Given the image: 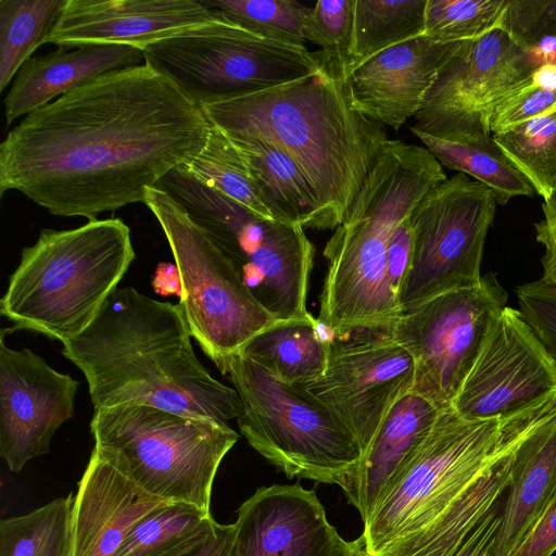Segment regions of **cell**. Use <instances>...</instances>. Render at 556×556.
<instances>
[{
	"label": "cell",
	"mask_w": 556,
	"mask_h": 556,
	"mask_svg": "<svg viewBox=\"0 0 556 556\" xmlns=\"http://www.w3.org/2000/svg\"><path fill=\"white\" fill-rule=\"evenodd\" d=\"M493 193L458 173L431 188L408 219V271L397 295L400 313L481 279L485 239L496 213Z\"/></svg>",
	"instance_id": "7c38bea8"
},
{
	"label": "cell",
	"mask_w": 556,
	"mask_h": 556,
	"mask_svg": "<svg viewBox=\"0 0 556 556\" xmlns=\"http://www.w3.org/2000/svg\"><path fill=\"white\" fill-rule=\"evenodd\" d=\"M211 123L144 62L100 75L27 114L0 144V194L17 190L89 220L144 201L203 149Z\"/></svg>",
	"instance_id": "6da1fadb"
},
{
	"label": "cell",
	"mask_w": 556,
	"mask_h": 556,
	"mask_svg": "<svg viewBox=\"0 0 556 556\" xmlns=\"http://www.w3.org/2000/svg\"><path fill=\"white\" fill-rule=\"evenodd\" d=\"M556 395V365L519 309L493 321L452 408L469 420L519 415Z\"/></svg>",
	"instance_id": "2e32d148"
},
{
	"label": "cell",
	"mask_w": 556,
	"mask_h": 556,
	"mask_svg": "<svg viewBox=\"0 0 556 556\" xmlns=\"http://www.w3.org/2000/svg\"><path fill=\"white\" fill-rule=\"evenodd\" d=\"M408 216L393 231L388 248V281L390 289L396 298L408 271L412 258L413 235Z\"/></svg>",
	"instance_id": "7bdbcfd3"
},
{
	"label": "cell",
	"mask_w": 556,
	"mask_h": 556,
	"mask_svg": "<svg viewBox=\"0 0 556 556\" xmlns=\"http://www.w3.org/2000/svg\"><path fill=\"white\" fill-rule=\"evenodd\" d=\"M355 0H319L303 26L304 40L321 48L320 65L345 80L354 28Z\"/></svg>",
	"instance_id": "d590c367"
},
{
	"label": "cell",
	"mask_w": 556,
	"mask_h": 556,
	"mask_svg": "<svg viewBox=\"0 0 556 556\" xmlns=\"http://www.w3.org/2000/svg\"><path fill=\"white\" fill-rule=\"evenodd\" d=\"M230 258L256 301L276 320L307 318L314 247L304 228L255 215L195 178L186 164L157 184Z\"/></svg>",
	"instance_id": "ba28073f"
},
{
	"label": "cell",
	"mask_w": 556,
	"mask_h": 556,
	"mask_svg": "<svg viewBox=\"0 0 556 556\" xmlns=\"http://www.w3.org/2000/svg\"><path fill=\"white\" fill-rule=\"evenodd\" d=\"M235 556H349L314 489L262 486L237 510Z\"/></svg>",
	"instance_id": "d6986e66"
},
{
	"label": "cell",
	"mask_w": 556,
	"mask_h": 556,
	"mask_svg": "<svg viewBox=\"0 0 556 556\" xmlns=\"http://www.w3.org/2000/svg\"><path fill=\"white\" fill-rule=\"evenodd\" d=\"M237 391L241 434L292 479L337 484L345 492L362 451L348 429L301 384L278 380L240 353L216 364Z\"/></svg>",
	"instance_id": "52a82bcc"
},
{
	"label": "cell",
	"mask_w": 556,
	"mask_h": 556,
	"mask_svg": "<svg viewBox=\"0 0 556 556\" xmlns=\"http://www.w3.org/2000/svg\"><path fill=\"white\" fill-rule=\"evenodd\" d=\"M213 520L197 506L166 502L143 516L114 556H163L201 533Z\"/></svg>",
	"instance_id": "d6a6232c"
},
{
	"label": "cell",
	"mask_w": 556,
	"mask_h": 556,
	"mask_svg": "<svg viewBox=\"0 0 556 556\" xmlns=\"http://www.w3.org/2000/svg\"><path fill=\"white\" fill-rule=\"evenodd\" d=\"M191 337L178 303L126 287L62 354L85 375L94 409L146 405L228 424L241 414L240 397L200 363Z\"/></svg>",
	"instance_id": "3957f363"
},
{
	"label": "cell",
	"mask_w": 556,
	"mask_h": 556,
	"mask_svg": "<svg viewBox=\"0 0 556 556\" xmlns=\"http://www.w3.org/2000/svg\"><path fill=\"white\" fill-rule=\"evenodd\" d=\"M415 371L413 356L394 338L391 325L358 327L329 332L325 372L301 386L340 420L363 456L391 407L413 390Z\"/></svg>",
	"instance_id": "5bb4252c"
},
{
	"label": "cell",
	"mask_w": 556,
	"mask_h": 556,
	"mask_svg": "<svg viewBox=\"0 0 556 556\" xmlns=\"http://www.w3.org/2000/svg\"><path fill=\"white\" fill-rule=\"evenodd\" d=\"M226 20L261 35L303 45L311 7L294 0H201Z\"/></svg>",
	"instance_id": "836d02e7"
},
{
	"label": "cell",
	"mask_w": 556,
	"mask_h": 556,
	"mask_svg": "<svg viewBox=\"0 0 556 556\" xmlns=\"http://www.w3.org/2000/svg\"><path fill=\"white\" fill-rule=\"evenodd\" d=\"M556 552V492L509 556H552Z\"/></svg>",
	"instance_id": "60d3db41"
},
{
	"label": "cell",
	"mask_w": 556,
	"mask_h": 556,
	"mask_svg": "<svg viewBox=\"0 0 556 556\" xmlns=\"http://www.w3.org/2000/svg\"><path fill=\"white\" fill-rule=\"evenodd\" d=\"M186 166L204 185L222 192L255 215L277 220L264 204L242 155L216 126L211 124L205 146Z\"/></svg>",
	"instance_id": "1f68e13d"
},
{
	"label": "cell",
	"mask_w": 556,
	"mask_h": 556,
	"mask_svg": "<svg viewBox=\"0 0 556 556\" xmlns=\"http://www.w3.org/2000/svg\"><path fill=\"white\" fill-rule=\"evenodd\" d=\"M492 136L535 193L548 200L556 191V106Z\"/></svg>",
	"instance_id": "4dcf8cb0"
},
{
	"label": "cell",
	"mask_w": 556,
	"mask_h": 556,
	"mask_svg": "<svg viewBox=\"0 0 556 556\" xmlns=\"http://www.w3.org/2000/svg\"><path fill=\"white\" fill-rule=\"evenodd\" d=\"M507 0H427L422 35L439 42L478 39L498 27Z\"/></svg>",
	"instance_id": "e575fe53"
},
{
	"label": "cell",
	"mask_w": 556,
	"mask_h": 556,
	"mask_svg": "<svg viewBox=\"0 0 556 556\" xmlns=\"http://www.w3.org/2000/svg\"><path fill=\"white\" fill-rule=\"evenodd\" d=\"M143 203L157 219L180 281L178 302L191 336L217 364L276 319L253 296L230 258L184 207L159 187Z\"/></svg>",
	"instance_id": "8fae6325"
},
{
	"label": "cell",
	"mask_w": 556,
	"mask_h": 556,
	"mask_svg": "<svg viewBox=\"0 0 556 556\" xmlns=\"http://www.w3.org/2000/svg\"><path fill=\"white\" fill-rule=\"evenodd\" d=\"M90 432L147 492L206 513L218 467L239 439L228 424L146 405L94 409Z\"/></svg>",
	"instance_id": "9c48e42d"
},
{
	"label": "cell",
	"mask_w": 556,
	"mask_h": 556,
	"mask_svg": "<svg viewBox=\"0 0 556 556\" xmlns=\"http://www.w3.org/2000/svg\"><path fill=\"white\" fill-rule=\"evenodd\" d=\"M313 316L276 320L254 336L238 353L265 368L280 381L306 384L326 370L329 334Z\"/></svg>",
	"instance_id": "484cf974"
},
{
	"label": "cell",
	"mask_w": 556,
	"mask_h": 556,
	"mask_svg": "<svg viewBox=\"0 0 556 556\" xmlns=\"http://www.w3.org/2000/svg\"><path fill=\"white\" fill-rule=\"evenodd\" d=\"M503 519L501 502L467 534L451 556H498L497 540Z\"/></svg>",
	"instance_id": "b9f144b4"
},
{
	"label": "cell",
	"mask_w": 556,
	"mask_h": 556,
	"mask_svg": "<svg viewBox=\"0 0 556 556\" xmlns=\"http://www.w3.org/2000/svg\"><path fill=\"white\" fill-rule=\"evenodd\" d=\"M462 42L420 35L377 53L345 77L352 104L380 126L399 130L417 114L440 68Z\"/></svg>",
	"instance_id": "ffe728a7"
},
{
	"label": "cell",
	"mask_w": 556,
	"mask_h": 556,
	"mask_svg": "<svg viewBox=\"0 0 556 556\" xmlns=\"http://www.w3.org/2000/svg\"><path fill=\"white\" fill-rule=\"evenodd\" d=\"M143 51L124 45L59 48L27 60L4 98L7 125L105 73L141 65Z\"/></svg>",
	"instance_id": "7402d4cb"
},
{
	"label": "cell",
	"mask_w": 556,
	"mask_h": 556,
	"mask_svg": "<svg viewBox=\"0 0 556 556\" xmlns=\"http://www.w3.org/2000/svg\"><path fill=\"white\" fill-rule=\"evenodd\" d=\"M544 218L534 224L535 231H556V191L542 203Z\"/></svg>",
	"instance_id": "f6af8a7d"
},
{
	"label": "cell",
	"mask_w": 556,
	"mask_h": 556,
	"mask_svg": "<svg viewBox=\"0 0 556 556\" xmlns=\"http://www.w3.org/2000/svg\"><path fill=\"white\" fill-rule=\"evenodd\" d=\"M446 178L425 147L388 139L324 249L328 270L317 319L329 332L395 320L400 307L387 275L391 236L421 198Z\"/></svg>",
	"instance_id": "5b68a950"
},
{
	"label": "cell",
	"mask_w": 556,
	"mask_h": 556,
	"mask_svg": "<svg viewBox=\"0 0 556 556\" xmlns=\"http://www.w3.org/2000/svg\"><path fill=\"white\" fill-rule=\"evenodd\" d=\"M72 493L0 521V556H71Z\"/></svg>",
	"instance_id": "f546056e"
},
{
	"label": "cell",
	"mask_w": 556,
	"mask_h": 556,
	"mask_svg": "<svg viewBox=\"0 0 556 556\" xmlns=\"http://www.w3.org/2000/svg\"><path fill=\"white\" fill-rule=\"evenodd\" d=\"M349 556H366L362 538L352 541V548Z\"/></svg>",
	"instance_id": "bcb514c9"
},
{
	"label": "cell",
	"mask_w": 556,
	"mask_h": 556,
	"mask_svg": "<svg viewBox=\"0 0 556 556\" xmlns=\"http://www.w3.org/2000/svg\"><path fill=\"white\" fill-rule=\"evenodd\" d=\"M78 387L30 350L8 346L1 330L0 455L11 471L49 452L54 432L73 415Z\"/></svg>",
	"instance_id": "e0dca14e"
},
{
	"label": "cell",
	"mask_w": 556,
	"mask_h": 556,
	"mask_svg": "<svg viewBox=\"0 0 556 556\" xmlns=\"http://www.w3.org/2000/svg\"><path fill=\"white\" fill-rule=\"evenodd\" d=\"M163 556H235V523L213 519L201 533Z\"/></svg>",
	"instance_id": "ab89813d"
},
{
	"label": "cell",
	"mask_w": 556,
	"mask_h": 556,
	"mask_svg": "<svg viewBox=\"0 0 556 556\" xmlns=\"http://www.w3.org/2000/svg\"><path fill=\"white\" fill-rule=\"evenodd\" d=\"M66 0H0V91L54 27Z\"/></svg>",
	"instance_id": "f1b7e54d"
},
{
	"label": "cell",
	"mask_w": 556,
	"mask_h": 556,
	"mask_svg": "<svg viewBox=\"0 0 556 556\" xmlns=\"http://www.w3.org/2000/svg\"><path fill=\"white\" fill-rule=\"evenodd\" d=\"M226 136L242 155L264 204L277 220L329 229L313 185L291 156L266 139Z\"/></svg>",
	"instance_id": "d4e9b609"
},
{
	"label": "cell",
	"mask_w": 556,
	"mask_h": 556,
	"mask_svg": "<svg viewBox=\"0 0 556 556\" xmlns=\"http://www.w3.org/2000/svg\"><path fill=\"white\" fill-rule=\"evenodd\" d=\"M501 27L466 40L440 68L413 128L437 137L492 135L497 104L540 66Z\"/></svg>",
	"instance_id": "9a60e30c"
},
{
	"label": "cell",
	"mask_w": 556,
	"mask_h": 556,
	"mask_svg": "<svg viewBox=\"0 0 556 556\" xmlns=\"http://www.w3.org/2000/svg\"><path fill=\"white\" fill-rule=\"evenodd\" d=\"M169 502L141 488L109 452L94 445L71 511V556H114L132 527Z\"/></svg>",
	"instance_id": "44dd1931"
},
{
	"label": "cell",
	"mask_w": 556,
	"mask_h": 556,
	"mask_svg": "<svg viewBox=\"0 0 556 556\" xmlns=\"http://www.w3.org/2000/svg\"><path fill=\"white\" fill-rule=\"evenodd\" d=\"M556 106V63L541 64L532 77L505 97L495 108L492 135L542 115Z\"/></svg>",
	"instance_id": "8d00e7d4"
},
{
	"label": "cell",
	"mask_w": 556,
	"mask_h": 556,
	"mask_svg": "<svg viewBox=\"0 0 556 556\" xmlns=\"http://www.w3.org/2000/svg\"><path fill=\"white\" fill-rule=\"evenodd\" d=\"M226 135L258 137L291 156L313 185L329 229L346 217L388 141L352 104L345 80L317 73L201 109Z\"/></svg>",
	"instance_id": "277c9868"
},
{
	"label": "cell",
	"mask_w": 556,
	"mask_h": 556,
	"mask_svg": "<svg viewBox=\"0 0 556 556\" xmlns=\"http://www.w3.org/2000/svg\"><path fill=\"white\" fill-rule=\"evenodd\" d=\"M522 49L556 40V0H507L500 25Z\"/></svg>",
	"instance_id": "74e56055"
},
{
	"label": "cell",
	"mask_w": 556,
	"mask_h": 556,
	"mask_svg": "<svg viewBox=\"0 0 556 556\" xmlns=\"http://www.w3.org/2000/svg\"><path fill=\"white\" fill-rule=\"evenodd\" d=\"M442 166L469 175L485 186L498 205L515 197H533L531 182L511 163L492 135L437 137L410 127Z\"/></svg>",
	"instance_id": "4316f807"
},
{
	"label": "cell",
	"mask_w": 556,
	"mask_h": 556,
	"mask_svg": "<svg viewBox=\"0 0 556 556\" xmlns=\"http://www.w3.org/2000/svg\"><path fill=\"white\" fill-rule=\"evenodd\" d=\"M441 410L430 400L414 391L391 407L344 492L349 503L358 510L363 522L427 438Z\"/></svg>",
	"instance_id": "603a6c76"
},
{
	"label": "cell",
	"mask_w": 556,
	"mask_h": 556,
	"mask_svg": "<svg viewBox=\"0 0 556 556\" xmlns=\"http://www.w3.org/2000/svg\"><path fill=\"white\" fill-rule=\"evenodd\" d=\"M555 413L556 395L505 419L442 409L363 522L365 555L451 556L506 494L517 448Z\"/></svg>",
	"instance_id": "7a4b0ae2"
},
{
	"label": "cell",
	"mask_w": 556,
	"mask_h": 556,
	"mask_svg": "<svg viewBox=\"0 0 556 556\" xmlns=\"http://www.w3.org/2000/svg\"><path fill=\"white\" fill-rule=\"evenodd\" d=\"M224 17L201 0H66L45 43L72 49L89 45H149Z\"/></svg>",
	"instance_id": "ac0fdd59"
},
{
	"label": "cell",
	"mask_w": 556,
	"mask_h": 556,
	"mask_svg": "<svg viewBox=\"0 0 556 556\" xmlns=\"http://www.w3.org/2000/svg\"><path fill=\"white\" fill-rule=\"evenodd\" d=\"M426 4L427 0H355L346 75L377 53L422 35Z\"/></svg>",
	"instance_id": "83f0119b"
},
{
	"label": "cell",
	"mask_w": 556,
	"mask_h": 556,
	"mask_svg": "<svg viewBox=\"0 0 556 556\" xmlns=\"http://www.w3.org/2000/svg\"><path fill=\"white\" fill-rule=\"evenodd\" d=\"M507 293L492 273L480 281L435 295L391 324L394 338L415 361L412 391L439 408L452 407Z\"/></svg>",
	"instance_id": "4fadbf2b"
},
{
	"label": "cell",
	"mask_w": 556,
	"mask_h": 556,
	"mask_svg": "<svg viewBox=\"0 0 556 556\" xmlns=\"http://www.w3.org/2000/svg\"><path fill=\"white\" fill-rule=\"evenodd\" d=\"M144 60L201 109L286 85L320 71L317 53L224 17L149 45Z\"/></svg>",
	"instance_id": "30bf717a"
},
{
	"label": "cell",
	"mask_w": 556,
	"mask_h": 556,
	"mask_svg": "<svg viewBox=\"0 0 556 556\" xmlns=\"http://www.w3.org/2000/svg\"><path fill=\"white\" fill-rule=\"evenodd\" d=\"M519 311L556 365V285L543 278L517 287Z\"/></svg>",
	"instance_id": "f35d334b"
},
{
	"label": "cell",
	"mask_w": 556,
	"mask_h": 556,
	"mask_svg": "<svg viewBox=\"0 0 556 556\" xmlns=\"http://www.w3.org/2000/svg\"><path fill=\"white\" fill-rule=\"evenodd\" d=\"M134 260L130 229L119 218L42 229L22 251L0 313L15 329L64 343L96 319Z\"/></svg>",
	"instance_id": "8992f818"
},
{
	"label": "cell",
	"mask_w": 556,
	"mask_h": 556,
	"mask_svg": "<svg viewBox=\"0 0 556 556\" xmlns=\"http://www.w3.org/2000/svg\"><path fill=\"white\" fill-rule=\"evenodd\" d=\"M535 237L544 247L542 278L556 285V231H535Z\"/></svg>",
	"instance_id": "ee69618b"
},
{
	"label": "cell",
	"mask_w": 556,
	"mask_h": 556,
	"mask_svg": "<svg viewBox=\"0 0 556 556\" xmlns=\"http://www.w3.org/2000/svg\"><path fill=\"white\" fill-rule=\"evenodd\" d=\"M556 492V413L517 448L497 540L509 556Z\"/></svg>",
	"instance_id": "cb8c5ba5"
}]
</instances>
